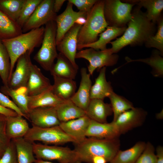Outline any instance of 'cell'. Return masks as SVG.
I'll use <instances>...</instances> for the list:
<instances>
[{
	"instance_id": "obj_1",
	"label": "cell",
	"mask_w": 163,
	"mask_h": 163,
	"mask_svg": "<svg viewBox=\"0 0 163 163\" xmlns=\"http://www.w3.org/2000/svg\"><path fill=\"white\" fill-rule=\"evenodd\" d=\"M141 8L138 6L134 8L128 27L122 35L109 43L112 47L108 49L111 53L116 54L129 45H142L156 33L155 24L148 19L146 13L142 12Z\"/></svg>"
},
{
	"instance_id": "obj_2",
	"label": "cell",
	"mask_w": 163,
	"mask_h": 163,
	"mask_svg": "<svg viewBox=\"0 0 163 163\" xmlns=\"http://www.w3.org/2000/svg\"><path fill=\"white\" fill-rule=\"evenodd\" d=\"M74 150L81 162L92 163L96 156H102L110 162L120 150V142L118 137L111 139L87 137L83 141L74 143Z\"/></svg>"
},
{
	"instance_id": "obj_3",
	"label": "cell",
	"mask_w": 163,
	"mask_h": 163,
	"mask_svg": "<svg viewBox=\"0 0 163 163\" xmlns=\"http://www.w3.org/2000/svg\"><path fill=\"white\" fill-rule=\"evenodd\" d=\"M44 31V27L43 26L13 38L2 40L10 59L11 67L9 81L19 57L27 51L34 50L41 45Z\"/></svg>"
},
{
	"instance_id": "obj_4",
	"label": "cell",
	"mask_w": 163,
	"mask_h": 163,
	"mask_svg": "<svg viewBox=\"0 0 163 163\" xmlns=\"http://www.w3.org/2000/svg\"><path fill=\"white\" fill-rule=\"evenodd\" d=\"M104 0H97L87 13L85 23L82 26L78 36L77 45L93 43L108 26L104 13Z\"/></svg>"
},
{
	"instance_id": "obj_5",
	"label": "cell",
	"mask_w": 163,
	"mask_h": 163,
	"mask_svg": "<svg viewBox=\"0 0 163 163\" xmlns=\"http://www.w3.org/2000/svg\"><path fill=\"white\" fill-rule=\"evenodd\" d=\"M56 30L55 21L45 25L41 47L34 57V59L46 71H50L58 54L56 43Z\"/></svg>"
},
{
	"instance_id": "obj_6",
	"label": "cell",
	"mask_w": 163,
	"mask_h": 163,
	"mask_svg": "<svg viewBox=\"0 0 163 163\" xmlns=\"http://www.w3.org/2000/svg\"><path fill=\"white\" fill-rule=\"evenodd\" d=\"M24 138L32 143L40 141L48 145H59L68 142L76 143L75 141L65 133L59 125L48 128L33 126Z\"/></svg>"
},
{
	"instance_id": "obj_7",
	"label": "cell",
	"mask_w": 163,
	"mask_h": 163,
	"mask_svg": "<svg viewBox=\"0 0 163 163\" xmlns=\"http://www.w3.org/2000/svg\"><path fill=\"white\" fill-rule=\"evenodd\" d=\"M34 152L36 159L56 161L59 163L80 162L75 151L69 148L59 145H50L33 142Z\"/></svg>"
},
{
	"instance_id": "obj_8",
	"label": "cell",
	"mask_w": 163,
	"mask_h": 163,
	"mask_svg": "<svg viewBox=\"0 0 163 163\" xmlns=\"http://www.w3.org/2000/svg\"><path fill=\"white\" fill-rule=\"evenodd\" d=\"M135 5L119 0H104V13L108 26L123 27L131 19Z\"/></svg>"
},
{
	"instance_id": "obj_9",
	"label": "cell",
	"mask_w": 163,
	"mask_h": 163,
	"mask_svg": "<svg viewBox=\"0 0 163 163\" xmlns=\"http://www.w3.org/2000/svg\"><path fill=\"white\" fill-rule=\"evenodd\" d=\"M83 58L89 62L88 69L91 75L97 69L99 70L104 67L111 66L116 64L119 59L117 54L111 53L108 49L97 51L89 48L77 52L75 59Z\"/></svg>"
},
{
	"instance_id": "obj_10",
	"label": "cell",
	"mask_w": 163,
	"mask_h": 163,
	"mask_svg": "<svg viewBox=\"0 0 163 163\" xmlns=\"http://www.w3.org/2000/svg\"><path fill=\"white\" fill-rule=\"evenodd\" d=\"M54 0H42L22 27L23 33L40 28L49 22L55 21L57 13L53 10Z\"/></svg>"
},
{
	"instance_id": "obj_11",
	"label": "cell",
	"mask_w": 163,
	"mask_h": 163,
	"mask_svg": "<svg viewBox=\"0 0 163 163\" xmlns=\"http://www.w3.org/2000/svg\"><path fill=\"white\" fill-rule=\"evenodd\" d=\"M34 50L27 51L17 59L16 69L9 79L8 85L9 88L14 90L26 88L32 64L30 55Z\"/></svg>"
},
{
	"instance_id": "obj_12",
	"label": "cell",
	"mask_w": 163,
	"mask_h": 163,
	"mask_svg": "<svg viewBox=\"0 0 163 163\" xmlns=\"http://www.w3.org/2000/svg\"><path fill=\"white\" fill-rule=\"evenodd\" d=\"M147 115V112L142 108L134 107L123 112L112 121L121 135L142 125Z\"/></svg>"
},
{
	"instance_id": "obj_13",
	"label": "cell",
	"mask_w": 163,
	"mask_h": 163,
	"mask_svg": "<svg viewBox=\"0 0 163 163\" xmlns=\"http://www.w3.org/2000/svg\"><path fill=\"white\" fill-rule=\"evenodd\" d=\"M73 5L68 2L66 9L55 19L56 25V43L60 42L66 33L75 23L79 17H86L88 13L80 11H76L73 8Z\"/></svg>"
},
{
	"instance_id": "obj_14",
	"label": "cell",
	"mask_w": 163,
	"mask_h": 163,
	"mask_svg": "<svg viewBox=\"0 0 163 163\" xmlns=\"http://www.w3.org/2000/svg\"><path fill=\"white\" fill-rule=\"evenodd\" d=\"M82 25L75 23L57 45V50L67 58L77 69L75 59L77 53L78 36Z\"/></svg>"
},
{
	"instance_id": "obj_15",
	"label": "cell",
	"mask_w": 163,
	"mask_h": 163,
	"mask_svg": "<svg viewBox=\"0 0 163 163\" xmlns=\"http://www.w3.org/2000/svg\"><path fill=\"white\" fill-rule=\"evenodd\" d=\"M27 117L32 126L40 127H51L60 123L54 107H38L30 110Z\"/></svg>"
},
{
	"instance_id": "obj_16",
	"label": "cell",
	"mask_w": 163,
	"mask_h": 163,
	"mask_svg": "<svg viewBox=\"0 0 163 163\" xmlns=\"http://www.w3.org/2000/svg\"><path fill=\"white\" fill-rule=\"evenodd\" d=\"M91 119L86 115L66 122L59 125L68 135L74 139L76 143L80 142L86 138V133Z\"/></svg>"
},
{
	"instance_id": "obj_17",
	"label": "cell",
	"mask_w": 163,
	"mask_h": 163,
	"mask_svg": "<svg viewBox=\"0 0 163 163\" xmlns=\"http://www.w3.org/2000/svg\"><path fill=\"white\" fill-rule=\"evenodd\" d=\"M80 72L81 80L79 88L70 100L85 111L91 100L90 95L92 82L91 75L88 73L86 68H82Z\"/></svg>"
},
{
	"instance_id": "obj_18",
	"label": "cell",
	"mask_w": 163,
	"mask_h": 163,
	"mask_svg": "<svg viewBox=\"0 0 163 163\" xmlns=\"http://www.w3.org/2000/svg\"><path fill=\"white\" fill-rule=\"evenodd\" d=\"M52 85L49 79L43 74L40 69L32 64L26 87L28 96L37 95L50 88Z\"/></svg>"
},
{
	"instance_id": "obj_19",
	"label": "cell",
	"mask_w": 163,
	"mask_h": 163,
	"mask_svg": "<svg viewBox=\"0 0 163 163\" xmlns=\"http://www.w3.org/2000/svg\"><path fill=\"white\" fill-rule=\"evenodd\" d=\"M120 135L113 122L101 123L91 119L86 133V137L99 139H113Z\"/></svg>"
},
{
	"instance_id": "obj_20",
	"label": "cell",
	"mask_w": 163,
	"mask_h": 163,
	"mask_svg": "<svg viewBox=\"0 0 163 163\" xmlns=\"http://www.w3.org/2000/svg\"><path fill=\"white\" fill-rule=\"evenodd\" d=\"M85 113L91 120L106 123L107 117L111 115L113 112L110 104L105 103L104 100L93 99L91 100Z\"/></svg>"
},
{
	"instance_id": "obj_21",
	"label": "cell",
	"mask_w": 163,
	"mask_h": 163,
	"mask_svg": "<svg viewBox=\"0 0 163 163\" xmlns=\"http://www.w3.org/2000/svg\"><path fill=\"white\" fill-rule=\"evenodd\" d=\"M127 27H117L108 26L106 29L99 35V37L94 42L86 45H77V50L80 51L85 48H91L98 51L104 50L107 49V44L112 40L122 35Z\"/></svg>"
},
{
	"instance_id": "obj_22",
	"label": "cell",
	"mask_w": 163,
	"mask_h": 163,
	"mask_svg": "<svg viewBox=\"0 0 163 163\" xmlns=\"http://www.w3.org/2000/svg\"><path fill=\"white\" fill-rule=\"evenodd\" d=\"M66 101L60 98L53 93L51 86L37 95L28 96V106L29 110L38 107H56Z\"/></svg>"
},
{
	"instance_id": "obj_23",
	"label": "cell",
	"mask_w": 163,
	"mask_h": 163,
	"mask_svg": "<svg viewBox=\"0 0 163 163\" xmlns=\"http://www.w3.org/2000/svg\"><path fill=\"white\" fill-rule=\"evenodd\" d=\"M6 134L10 140L24 137L30 128L26 120L18 115L6 117Z\"/></svg>"
},
{
	"instance_id": "obj_24",
	"label": "cell",
	"mask_w": 163,
	"mask_h": 163,
	"mask_svg": "<svg viewBox=\"0 0 163 163\" xmlns=\"http://www.w3.org/2000/svg\"><path fill=\"white\" fill-rule=\"evenodd\" d=\"M56 63L53 64L50 72L53 76L74 80L78 69L76 68L65 56L60 53L58 54Z\"/></svg>"
},
{
	"instance_id": "obj_25",
	"label": "cell",
	"mask_w": 163,
	"mask_h": 163,
	"mask_svg": "<svg viewBox=\"0 0 163 163\" xmlns=\"http://www.w3.org/2000/svg\"><path fill=\"white\" fill-rule=\"evenodd\" d=\"M54 84L52 86L53 93L64 100H70L76 92V82L73 80L53 76Z\"/></svg>"
},
{
	"instance_id": "obj_26",
	"label": "cell",
	"mask_w": 163,
	"mask_h": 163,
	"mask_svg": "<svg viewBox=\"0 0 163 163\" xmlns=\"http://www.w3.org/2000/svg\"><path fill=\"white\" fill-rule=\"evenodd\" d=\"M106 67L99 70V74L95 79L94 84L90 91L91 99H98L104 100L108 97L113 91L111 84L107 81L106 77Z\"/></svg>"
},
{
	"instance_id": "obj_27",
	"label": "cell",
	"mask_w": 163,
	"mask_h": 163,
	"mask_svg": "<svg viewBox=\"0 0 163 163\" xmlns=\"http://www.w3.org/2000/svg\"><path fill=\"white\" fill-rule=\"evenodd\" d=\"M123 2L146 8L147 18L155 24L161 16V12L163 9V0H124Z\"/></svg>"
},
{
	"instance_id": "obj_28",
	"label": "cell",
	"mask_w": 163,
	"mask_h": 163,
	"mask_svg": "<svg viewBox=\"0 0 163 163\" xmlns=\"http://www.w3.org/2000/svg\"><path fill=\"white\" fill-rule=\"evenodd\" d=\"M11 140L15 145L18 163H34L36 158L34 154L33 143L24 137Z\"/></svg>"
},
{
	"instance_id": "obj_29",
	"label": "cell",
	"mask_w": 163,
	"mask_h": 163,
	"mask_svg": "<svg viewBox=\"0 0 163 163\" xmlns=\"http://www.w3.org/2000/svg\"><path fill=\"white\" fill-rule=\"evenodd\" d=\"M59 120L61 122L76 119L86 115L85 111L70 100L65 101L56 107Z\"/></svg>"
},
{
	"instance_id": "obj_30",
	"label": "cell",
	"mask_w": 163,
	"mask_h": 163,
	"mask_svg": "<svg viewBox=\"0 0 163 163\" xmlns=\"http://www.w3.org/2000/svg\"><path fill=\"white\" fill-rule=\"evenodd\" d=\"M0 91L4 94L12 98V101L26 116L28 120L27 115L30 110L28 106V96L27 94L26 88L23 87L14 90L3 85L1 87Z\"/></svg>"
},
{
	"instance_id": "obj_31",
	"label": "cell",
	"mask_w": 163,
	"mask_h": 163,
	"mask_svg": "<svg viewBox=\"0 0 163 163\" xmlns=\"http://www.w3.org/2000/svg\"><path fill=\"white\" fill-rule=\"evenodd\" d=\"M146 143L140 141L127 150H119L110 163H135L142 152Z\"/></svg>"
},
{
	"instance_id": "obj_32",
	"label": "cell",
	"mask_w": 163,
	"mask_h": 163,
	"mask_svg": "<svg viewBox=\"0 0 163 163\" xmlns=\"http://www.w3.org/2000/svg\"><path fill=\"white\" fill-rule=\"evenodd\" d=\"M22 33V28L16 22L0 10V39L12 38Z\"/></svg>"
},
{
	"instance_id": "obj_33",
	"label": "cell",
	"mask_w": 163,
	"mask_h": 163,
	"mask_svg": "<svg viewBox=\"0 0 163 163\" xmlns=\"http://www.w3.org/2000/svg\"><path fill=\"white\" fill-rule=\"evenodd\" d=\"M157 50L154 51L150 57L143 59H132L126 57L127 63L134 62H141L149 65L152 68V74L155 77L161 76L163 75V58Z\"/></svg>"
},
{
	"instance_id": "obj_34",
	"label": "cell",
	"mask_w": 163,
	"mask_h": 163,
	"mask_svg": "<svg viewBox=\"0 0 163 163\" xmlns=\"http://www.w3.org/2000/svg\"><path fill=\"white\" fill-rule=\"evenodd\" d=\"M113 113V121H115L118 117L125 111L133 108V105L130 101L113 91L109 96Z\"/></svg>"
},
{
	"instance_id": "obj_35",
	"label": "cell",
	"mask_w": 163,
	"mask_h": 163,
	"mask_svg": "<svg viewBox=\"0 0 163 163\" xmlns=\"http://www.w3.org/2000/svg\"><path fill=\"white\" fill-rule=\"evenodd\" d=\"M25 1V0H0V10L16 22Z\"/></svg>"
},
{
	"instance_id": "obj_36",
	"label": "cell",
	"mask_w": 163,
	"mask_h": 163,
	"mask_svg": "<svg viewBox=\"0 0 163 163\" xmlns=\"http://www.w3.org/2000/svg\"><path fill=\"white\" fill-rule=\"evenodd\" d=\"M11 62L8 52L0 39V76L4 85L8 86Z\"/></svg>"
},
{
	"instance_id": "obj_37",
	"label": "cell",
	"mask_w": 163,
	"mask_h": 163,
	"mask_svg": "<svg viewBox=\"0 0 163 163\" xmlns=\"http://www.w3.org/2000/svg\"><path fill=\"white\" fill-rule=\"evenodd\" d=\"M157 30L155 34L150 37L144 43L147 48H155L160 53L163 54V18L161 16L157 23Z\"/></svg>"
},
{
	"instance_id": "obj_38",
	"label": "cell",
	"mask_w": 163,
	"mask_h": 163,
	"mask_svg": "<svg viewBox=\"0 0 163 163\" xmlns=\"http://www.w3.org/2000/svg\"><path fill=\"white\" fill-rule=\"evenodd\" d=\"M42 0H25L16 22L21 28L28 20Z\"/></svg>"
},
{
	"instance_id": "obj_39",
	"label": "cell",
	"mask_w": 163,
	"mask_h": 163,
	"mask_svg": "<svg viewBox=\"0 0 163 163\" xmlns=\"http://www.w3.org/2000/svg\"><path fill=\"white\" fill-rule=\"evenodd\" d=\"M135 163H157L155 149L150 142L146 143L144 150Z\"/></svg>"
},
{
	"instance_id": "obj_40",
	"label": "cell",
	"mask_w": 163,
	"mask_h": 163,
	"mask_svg": "<svg viewBox=\"0 0 163 163\" xmlns=\"http://www.w3.org/2000/svg\"><path fill=\"white\" fill-rule=\"evenodd\" d=\"M6 117L0 114V158L11 141L6 134Z\"/></svg>"
},
{
	"instance_id": "obj_41",
	"label": "cell",
	"mask_w": 163,
	"mask_h": 163,
	"mask_svg": "<svg viewBox=\"0 0 163 163\" xmlns=\"http://www.w3.org/2000/svg\"><path fill=\"white\" fill-rule=\"evenodd\" d=\"M0 163H18L15 147L12 140L0 158Z\"/></svg>"
},
{
	"instance_id": "obj_42",
	"label": "cell",
	"mask_w": 163,
	"mask_h": 163,
	"mask_svg": "<svg viewBox=\"0 0 163 163\" xmlns=\"http://www.w3.org/2000/svg\"><path fill=\"white\" fill-rule=\"evenodd\" d=\"M97 0H69L80 11L88 13Z\"/></svg>"
},
{
	"instance_id": "obj_43",
	"label": "cell",
	"mask_w": 163,
	"mask_h": 163,
	"mask_svg": "<svg viewBox=\"0 0 163 163\" xmlns=\"http://www.w3.org/2000/svg\"><path fill=\"white\" fill-rule=\"evenodd\" d=\"M0 104L5 107L14 110L18 115L22 116L27 119L26 116L21 112L13 101L10 99L7 96L0 92Z\"/></svg>"
},
{
	"instance_id": "obj_44",
	"label": "cell",
	"mask_w": 163,
	"mask_h": 163,
	"mask_svg": "<svg viewBox=\"0 0 163 163\" xmlns=\"http://www.w3.org/2000/svg\"><path fill=\"white\" fill-rule=\"evenodd\" d=\"M0 114L7 117L9 116H16L18 115L16 112L14 110L5 107L0 104Z\"/></svg>"
},
{
	"instance_id": "obj_45",
	"label": "cell",
	"mask_w": 163,
	"mask_h": 163,
	"mask_svg": "<svg viewBox=\"0 0 163 163\" xmlns=\"http://www.w3.org/2000/svg\"><path fill=\"white\" fill-rule=\"evenodd\" d=\"M155 155L157 163H163V147L162 146L159 145L157 147Z\"/></svg>"
},
{
	"instance_id": "obj_46",
	"label": "cell",
	"mask_w": 163,
	"mask_h": 163,
	"mask_svg": "<svg viewBox=\"0 0 163 163\" xmlns=\"http://www.w3.org/2000/svg\"><path fill=\"white\" fill-rule=\"evenodd\" d=\"M66 1L65 0H54L53 8L55 13H57L59 11Z\"/></svg>"
},
{
	"instance_id": "obj_47",
	"label": "cell",
	"mask_w": 163,
	"mask_h": 163,
	"mask_svg": "<svg viewBox=\"0 0 163 163\" xmlns=\"http://www.w3.org/2000/svg\"><path fill=\"white\" fill-rule=\"evenodd\" d=\"M107 162L105 158L102 156H96L92 159V163H106Z\"/></svg>"
},
{
	"instance_id": "obj_48",
	"label": "cell",
	"mask_w": 163,
	"mask_h": 163,
	"mask_svg": "<svg viewBox=\"0 0 163 163\" xmlns=\"http://www.w3.org/2000/svg\"><path fill=\"white\" fill-rule=\"evenodd\" d=\"M86 17H82L78 18L75 21V23L82 26L85 22Z\"/></svg>"
},
{
	"instance_id": "obj_49",
	"label": "cell",
	"mask_w": 163,
	"mask_h": 163,
	"mask_svg": "<svg viewBox=\"0 0 163 163\" xmlns=\"http://www.w3.org/2000/svg\"><path fill=\"white\" fill-rule=\"evenodd\" d=\"M34 163H54L49 161L44 160L40 159H36ZM68 163H81L80 162Z\"/></svg>"
}]
</instances>
